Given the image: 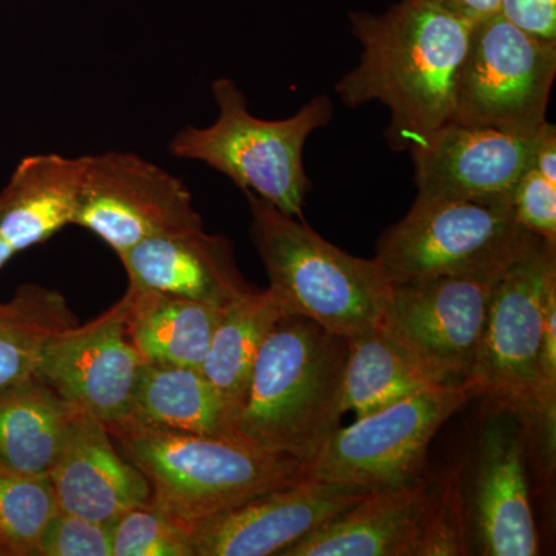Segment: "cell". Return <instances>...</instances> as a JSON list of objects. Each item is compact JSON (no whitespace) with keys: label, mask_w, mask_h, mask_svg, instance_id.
<instances>
[{"label":"cell","mask_w":556,"mask_h":556,"mask_svg":"<svg viewBox=\"0 0 556 556\" xmlns=\"http://www.w3.org/2000/svg\"><path fill=\"white\" fill-rule=\"evenodd\" d=\"M350 25L361 61L338 80L336 93L351 109L386 105L388 144L412 152L452 121L475 24L427 0H401L383 13H351Z\"/></svg>","instance_id":"1"},{"label":"cell","mask_w":556,"mask_h":556,"mask_svg":"<svg viewBox=\"0 0 556 556\" xmlns=\"http://www.w3.org/2000/svg\"><path fill=\"white\" fill-rule=\"evenodd\" d=\"M348 338L285 314L260 348L236 417L237 441L309 464L345 415Z\"/></svg>","instance_id":"2"},{"label":"cell","mask_w":556,"mask_h":556,"mask_svg":"<svg viewBox=\"0 0 556 556\" xmlns=\"http://www.w3.org/2000/svg\"><path fill=\"white\" fill-rule=\"evenodd\" d=\"M108 430L121 455L148 479L150 501L188 527L308 478V464L233 439L131 424Z\"/></svg>","instance_id":"3"},{"label":"cell","mask_w":556,"mask_h":556,"mask_svg":"<svg viewBox=\"0 0 556 556\" xmlns=\"http://www.w3.org/2000/svg\"><path fill=\"white\" fill-rule=\"evenodd\" d=\"M251 240L287 314L309 318L342 338L382 321L391 283L376 258H358L318 236L303 218L252 192Z\"/></svg>","instance_id":"4"},{"label":"cell","mask_w":556,"mask_h":556,"mask_svg":"<svg viewBox=\"0 0 556 556\" xmlns=\"http://www.w3.org/2000/svg\"><path fill=\"white\" fill-rule=\"evenodd\" d=\"M556 295V244L538 239L497 274L470 382L517 417L532 448L555 447L556 394L541 380L544 314Z\"/></svg>","instance_id":"5"},{"label":"cell","mask_w":556,"mask_h":556,"mask_svg":"<svg viewBox=\"0 0 556 556\" xmlns=\"http://www.w3.org/2000/svg\"><path fill=\"white\" fill-rule=\"evenodd\" d=\"M212 94L217 121L179 130L169 144L172 155L200 161L232 179L243 192L303 218L311 190L303 149L311 135L331 121L332 101L321 94L289 118L268 121L249 112L247 98L233 80L215 79Z\"/></svg>","instance_id":"6"},{"label":"cell","mask_w":556,"mask_h":556,"mask_svg":"<svg viewBox=\"0 0 556 556\" xmlns=\"http://www.w3.org/2000/svg\"><path fill=\"white\" fill-rule=\"evenodd\" d=\"M536 239L510 203L416 197L407 215L382 233L375 258L391 285L496 277Z\"/></svg>","instance_id":"7"},{"label":"cell","mask_w":556,"mask_h":556,"mask_svg":"<svg viewBox=\"0 0 556 556\" xmlns=\"http://www.w3.org/2000/svg\"><path fill=\"white\" fill-rule=\"evenodd\" d=\"M556 40L535 38L500 14L479 21L455 87L453 123L536 135L547 123Z\"/></svg>","instance_id":"8"},{"label":"cell","mask_w":556,"mask_h":556,"mask_svg":"<svg viewBox=\"0 0 556 556\" xmlns=\"http://www.w3.org/2000/svg\"><path fill=\"white\" fill-rule=\"evenodd\" d=\"M478 397L473 382L417 391L339 427L308 464V478L372 490L419 479L428 447L441 427Z\"/></svg>","instance_id":"9"},{"label":"cell","mask_w":556,"mask_h":556,"mask_svg":"<svg viewBox=\"0 0 556 556\" xmlns=\"http://www.w3.org/2000/svg\"><path fill=\"white\" fill-rule=\"evenodd\" d=\"M496 277L391 285L380 328L434 386L470 382Z\"/></svg>","instance_id":"10"},{"label":"cell","mask_w":556,"mask_h":556,"mask_svg":"<svg viewBox=\"0 0 556 556\" xmlns=\"http://www.w3.org/2000/svg\"><path fill=\"white\" fill-rule=\"evenodd\" d=\"M73 225L116 255L152 237L203 229L185 182L137 153L87 156Z\"/></svg>","instance_id":"11"},{"label":"cell","mask_w":556,"mask_h":556,"mask_svg":"<svg viewBox=\"0 0 556 556\" xmlns=\"http://www.w3.org/2000/svg\"><path fill=\"white\" fill-rule=\"evenodd\" d=\"M144 365L127 331L123 298L90 324L54 336L43 348L35 375L73 408L109 427L129 415Z\"/></svg>","instance_id":"12"},{"label":"cell","mask_w":556,"mask_h":556,"mask_svg":"<svg viewBox=\"0 0 556 556\" xmlns=\"http://www.w3.org/2000/svg\"><path fill=\"white\" fill-rule=\"evenodd\" d=\"M367 493L309 478L278 486L190 526L195 556H281Z\"/></svg>","instance_id":"13"},{"label":"cell","mask_w":556,"mask_h":556,"mask_svg":"<svg viewBox=\"0 0 556 556\" xmlns=\"http://www.w3.org/2000/svg\"><path fill=\"white\" fill-rule=\"evenodd\" d=\"M538 134L450 121L409 152L417 197L511 204L519 178L532 163Z\"/></svg>","instance_id":"14"},{"label":"cell","mask_w":556,"mask_h":556,"mask_svg":"<svg viewBox=\"0 0 556 556\" xmlns=\"http://www.w3.org/2000/svg\"><path fill=\"white\" fill-rule=\"evenodd\" d=\"M485 424L479 441L473 521L486 556H535L540 541L527 477V441L517 417Z\"/></svg>","instance_id":"15"},{"label":"cell","mask_w":556,"mask_h":556,"mask_svg":"<svg viewBox=\"0 0 556 556\" xmlns=\"http://www.w3.org/2000/svg\"><path fill=\"white\" fill-rule=\"evenodd\" d=\"M50 479L62 511L101 525L150 501L148 479L121 455L108 427L76 408Z\"/></svg>","instance_id":"16"},{"label":"cell","mask_w":556,"mask_h":556,"mask_svg":"<svg viewBox=\"0 0 556 556\" xmlns=\"http://www.w3.org/2000/svg\"><path fill=\"white\" fill-rule=\"evenodd\" d=\"M129 288L229 306L254 288L244 280L230 240L206 230L152 237L119 255Z\"/></svg>","instance_id":"17"},{"label":"cell","mask_w":556,"mask_h":556,"mask_svg":"<svg viewBox=\"0 0 556 556\" xmlns=\"http://www.w3.org/2000/svg\"><path fill=\"white\" fill-rule=\"evenodd\" d=\"M427 482L372 490L281 556H413Z\"/></svg>","instance_id":"18"},{"label":"cell","mask_w":556,"mask_h":556,"mask_svg":"<svg viewBox=\"0 0 556 556\" xmlns=\"http://www.w3.org/2000/svg\"><path fill=\"white\" fill-rule=\"evenodd\" d=\"M87 156H27L0 192V236L16 254L73 225Z\"/></svg>","instance_id":"19"},{"label":"cell","mask_w":556,"mask_h":556,"mask_svg":"<svg viewBox=\"0 0 556 556\" xmlns=\"http://www.w3.org/2000/svg\"><path fill=\"white\" fill-rule=\"evenodd\" d=\"M119 424L237 441L232 409L195 368L146 362L129 415Z\"/></svg>","instance_id":"20"},{"label":"cell","mask_w":556,"mask_h":556,"mask_svg":"<svg viewBox=\"0 0 556 556\" xmlns=\"http://www.w3.org/2000/svg\"><path fill=\"white\" fill-rule=\"evenodd\" d=\"M126 321L130 340L148 364L201 369L223 306L127 288Z\"/></svg>","instance_id":"21"},{"label":"cell","mask_w":556,"mask_h":556,"mask_svg":"<svg viewBox=\"0 0 556 556\" xmlns=\"http://www.w3.org/2000/svg\"><path fill=\"white\" fill-rule=\"evenodd\" d=\"M73 409L36 375L0 388V468L50 477Z\"/></svg>","instance_id":"22"},{"label":"cell","mask_w":556,"mask_h":556,"mask_svg":"<svg viewBox=\"0 0 556 556\" xmlns=\"http://www.w3.org/2000/svg\"><path fill=\"white\" fill-rule=\"evenodd\" d=\"M285 314L269 288L254 289L230 303L215 329L201 372L228 402L233 417L247 393L260 348Z\"/></svg>","instance_id":"23"},{"label":"cell","mask_w":556,"mask_h":556,"mask_svg":"<svg viewBox=\"0 0 556 556\" xmlns=\"http://www.w3.org/2000/svg\"><path fill=\"white\" fill-rule=\"evenodd\" d=\"M430 387L437 386L417 369L380 325L348 339L342 383L345 413L367 416Z\"/></svg>","instance_id":"24"},{"label":"cell","mask_w":556,"mask_h":556,"mask_svg":"<svg viewBox=\"0 0 556 556\" xmlns=\"http://www.w3.org/2000/svg\"><path fill=\"white\" fill-rule=\"evenodd\" d=\"M75 325L78 318L54 289L22 285L0 302V388L35 375L47 343Z\"/></svg>","instance_id":"25"},{"label":"cell","mask_w":556,"mask_h":556,"mask_svg":"<svg viewBox=\"0 0 556 556\" xmlns=\"http://www.w3.org/2000/svg\"><path fill=\"white\" fill-rule=\"evenodd\" d=\"M50 477L0 468V556H36L60 511Z\"/></svg>","instance_id":"26"},{"label":"cell","mask_w":556,"mask_h":556,"mask_svg":"<svg viewBox=\"0 0 556 556\" xmlns=\"http://www.w3.org/2000/svg\"><path fill=\"white\" fill-rule=\"evenodd\" d=\"M463 475L448 468L434 489L428 490L413 556H460L470 554V525Z\"/></svg>","instance_id":"27"},{"label":"cell","mask_w":556,"mask_h":556,"mask_svg":"<svg viewBox=\"0 0 556 556\" xmlns=\"http://www.w3.org/2000/svg\"><path fill=\"white\" fill-rule=\"evenodd\" d=\"M113 556H195L189 527L152 501L110 525Z\"/></svg>","instance_id":"28"},{"label":"cell","mask_w":556,"mask_h":556,"mask_svg":"<svg viewBox=\"0 0 556 556\" xmlns=\"http://www.w3.org/2000/svg\"><path fill=\"white\" fill-rule=\"evenodd\" d=\"M36 556H113L110 526L60 510Z\"/></svg>","instance_id":"29"},{"label":"cell","mask_w":556,"mask_h":556,"mask_svg":"<svg viewBox=\"0 0 556 556\" xmlns=\"http://www.w3.org/2000/svg\"><path fill=\"white\" fill-rule=\"evenodd\" d=\"M511 206L522 228L556 244V181L529 166L514 190Z\"/></svg>","instance_id":"30"},{"label":"cell","mask_w":556,"mask_h":556,"mask_svg":"<svg viewBox=\"0 0 556 556\" xmlns=\"http://www.w3.org/2000/svg\"><path fill=\"white\" fill-rule=\"evenodd\" d=\"M497 14L535 38L556 40V0H503Z\"/></svg>","instance_id":"31"},{"label":"cell","mask_w":556,"mask_h":556,"mask_svg":"<svg viewBox=\"0 0 556 556\" xmlns=\"http://www.w3.org/2000/svg\"><path fill=\"white\" fill-rule=\"evenodd\" d=\"M540 369L544 390L556 394V295L548 300L546 314H544Z\"/></svg>","instance_id":"32"},{"label":"cell","mask_w":556,"mask_h":556,"mask_svg":"<svg viewBox=\"0 0 556 556\" xmlns=\"http://www.w3.org/2000/svg\"><path fill=\"white\" fill-rule=\"evenodd\" d=\"M427 2L442 7L450 13L477 24L479 21L495 16L503 0H427Z\"/></svg>","instance_id":"33"},{"label":"cell","mask_w":556,"mask_h":556,"mask_svg":"<svg viewBox=\"0 0 556 556\" xmlns=\"http://www.w3.org/2000/svg\"><path fill=\"white\" fill-rule=\"evenodd\" d=\"M16 255V252H14V249L10 247L9 243H7V240L3 239L2 236H0V269L3 268V266L7 265V263L10 262L11 258Z\"/></svg>","instance_id":"34"}]
</instances>
